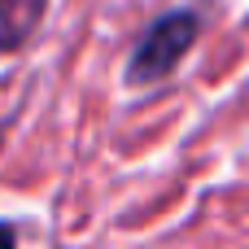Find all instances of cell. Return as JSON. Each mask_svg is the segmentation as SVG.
<instances>
[{"label": "cell", "mask_w": 249, "mask_h": 249, "mask_svg": "<svg viewBox=\"0 0 249 249\" xmlns=\"http://www.w3.org/2000/svg\"><path fill=\"white\" fill-rule=\"evenodd\" d=\"M193 35H197V18H193V13H171V18H162V22L144 35V44L136 48V57H131V83L166 79V74L175 70V61L184 57V48L193 44Z\"/></svg>", "instance_id": "obj_1"}, {"label": "cell", "mask_w": 249, "mask_h": 249, "mask_svg": "<svg viewBox=\"0 0 249 249\" xmlns=\"http://www.w3.org/2000/svg\"><path fill=\"white\" fill-rule=\"evenodd\" d=\"M44 13V0H0V48H18Z\"/></svg>", "instance_id": "obj_2"}, {"label": "cell", "mask_w": 249, "mask_h": 249, "mask_svg": "<svg viewBox=\"0 0 249 249\" xmlns=\"http://www.w3.org/2000/svg\"><path fill=\"white\" fill-rule=\"evenodd\" d=\"M0 241H13V228H0Z\"/></svg>", "instance_id": "obj_3"}]
</instances>
